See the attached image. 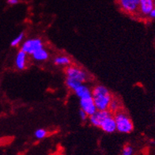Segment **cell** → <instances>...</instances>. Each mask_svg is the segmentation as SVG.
<instances>
[{
    "label": "cell",
    "mask_w": 155,
    "mask_h": 155,
    "mask_svg": "<svg viewBox=\"0 0 155 155\" xmlns=\"http://www.w3.org/2000/svg\"><path fill=\"white\" fill-rule=\"evenodd\" d=\"M91 92L97 109L108 110V105L112 98L108 88L102 85H97L91 90Z\"/></svg>",
    "instance_id": "cell-1"
},
{
    "label": "cell",
    "mask_w": 155,
    "mask_h": 155,
    "mask_svg": "<svg viewBox=\"0 0 155 155\" xmlns=\"http://www.w3.org/2000/svg\"><path fill=\"white\" fill-rule=\"evenodd\" d=\"M114 120L116 121V131L124 134L131 133L134 129L132 120L126 112L120 110L114 115Z\"/></svg>",
    "instance_id": "cell-2"
},
{
    "label": "cell",
    "mask_w": 155,
    "mask_h": 155,
    "mask_svg": "<svg viewBox=\"0 0 155 155\" xmlns=\"http://www.w3.org/2000/svg\"><path fill=\"white\" fill-rule=\"evenodd\" d=\"M44 48V43L40 38H30L25 41L21 46V50L27 55H32L35 51Z\"/></svg>",
    "instance_id": "cell-3"
},
{
    "label": "cell",
    "mask_w": 155,
    "mask_h": 155,
    "mask_svg": "<svg viewBox=\"0 0 155 155\" xmlns=\"http://www.w3.org/2000/svg\"><path fill=\"white\" fill-rule=\"evenodd\" d=\"M65 74L67 77L71 78L82 83L86 82L87 79V74L86 71H84L83 70L76 66H68L65 70Z\"/></svg>",
    "instance_id": "cell-4"
},
{
    "label": "cell",
    "mask_w": 155,
    "mask_h": 155,
    "mask_svg": "<svg viewBox=\"0 0 155 155\" xmlns=\"http://www.w3.org/2000/svg\"><path fill=\"white\" fill-rule=\"evenodd\" d=\"M80 107H81V109H82L89 116L94 114V112H96V111L97 110L96 105L94 104L92 95L80 98Z\"/></svg>",
    "instance_id": "cell-5"
},
{
    "label": "cell",
    "mask_w": 155,
    "mask_h": 155,
    "mask_svg": "<svg viewBox=\"0 0 155 155\" xmlns=\"http://www.w3.org/2000/svg\"><path fill=\"white\" fill-rule=\"evenodd\" d=\"M110 116H112V114L108 110H97L96 112L89 116V121L93 126L99 127L101 123Z\"/></svg>",
    "instance_id": "cell-6"
},
{
    "label": "cell",
    "mask_w": 155,
    "mask_h": 155,
    "mask_svg": "<svg viewBox=\"0 0 155 155\" xmlns=\"http://www.w3.org/2000/svg\"><path fill=\"white\" fill-rule=\"evenodd\" d=\"M99 127L105 133H108V134L114 133L116 131V124L114 117L110 116L104 119V120L101 123Z\"/></svg>",
    "instance_id": "cell-7"
},
{
    "label": "cell",
    "mask_w": 155,
    "mask_h": 155,
    "mask_svg": "<svg viewBox=\"0 0 155 155\" xmlns=\"http://www.w3.org/2000/svg\"><path fill=\"white\" fill-rule=\"evenodd\" d=\"M154 6V0H139L138 10L143 16H149Z\"/></svg>",
    "instance_id": "cell-8"
},
{
    "label": "cell",
    "mask_w": 155,
    "mask_h": 155,
    "mask_svg": "<svg viewBox=\"0 0 155 155\" xmlns=\"http://www.w3.org/2000/svg\"><path fill=\"white\" fill-rule=\"evenodd\" d=\"M119 5L124 12L128 14H135L138 11V5L131 0H118Z\"/></svg>",
    "instance_id": "cell-9"
},
{
    "label": "cell",
    "mask_w": 155,
    "mask_h": 155,
    "mask_svg": "<svg viewBox=\"0 0 155 155\" xmlns=\"http://www.w3.org/2000/svg\"><path fill=\"white\" fill-rule=\"evenodd\" d=\"M27 65V54L20 50L15 58V66L20 71L25 69Z\"/></svg>",
    "instance_id": "cell-10"
},
{
    "label": "cell",
    "mask_w": 155,
    "mask_h": 155,
    "mask_svg": "<svg viewBox=\"0 0 155 155\" xmlns=\"http://www.w3.org/2000/svg\"><path fill=\"white\" fill-rule=\"evenodd\" d=\"M74 92L76 96L78 97L79 98L86 97L92 95V92H91L90 88L86 86V85H84L83 83L81 84Z\"/></svg>",
    "instance_id": "cell-11"
},
{
    "label": "cell",
    "mask_w": 155,
    "mask_h": 155,
    "mask_svg": "<svg viewBox=\"0 0 155 155\" xmlns=\"http://www.w3.org/2000/svg\"><path fill=\"white\" fill-rule=\"evenodd\" d=\"M32 57H33L35 61L43 62L46 61L48 59L49 54L47 50H45L44 48H42L37 50V51H35L34 53L32 55Z\"/></svg>",
    "instance_id": "cell-12"
},
{
    "label": "cell",
    "mask_w": 155,
    "mask_h": 155,
    "mask_svg": "<svg viewBox=\"0 0 155 155\" xmlns=\"http://www.w3.org/2000/svg\"><path fill=\"white\" fill-rule=\"evenodd\" d=\"M71 60L66 55H58L54 59V63L57 66H68L71 65Z\"/></svg>",
    "instance_id": "cell-13"
},
{
    "label": "cell",
    "mask_w": 155,
    "mask_h": 155,
    "mask_svg": "<svg viewBox=\"0 0 155 155\" xmlns=\"http://www.w3.org/2000/svg\"><path fill=\"white\" fill-rule=\"evenodd\" d=\"M120 102L119 101V100L117 99H115V98L112 97V100H111L110 103H109V105H108V110L111 112V113H116L117 112L120 110Z\"/></svg>",
    "instance_id": "cell-14"
},
{
    "label": "cell",
    "mask_w": 155,
    "mask_h": 155,
    "mask_svg": "<svg viewBox=\"0 0 155 155\" xmlns=\"http://www.w3.org/2000/svg\"><path fill=\"white\" fill-rule=\"evenodd\" d=\"M65 84L66 86H67V87H68L69 90H72V91H74V90L82 83V82H78V81H77V80L74 79V78H71L67 77L65 80Z\"/></svg>",
    "instance_id": "cell-15"
},
{
    "label": "cell",
    "mask_w": 155,
    "mask_h": 155,
    "mask_svg": "<svg viewBox=\"0 0 155 155\" xmlns=\"http://www.w3.org/2000/svg\"><path fill=\"white\" fill-rule=\"evenodd\" d=\"M24 37V33H21L18 36H17L15 39H13L12 41H11V43H10V45H11L12 47H17V46H18V45L22 42Z\"/></svg>",
    "instance_id": "cell-16"
},
{
    "label": "cell",
    "mask_w": 155,
    "mask_h": 155,
    "mask_svg": "<svg viewBox=\"0 0 155 155\" xmlns=\"http://www.w3.org/2000/svg\"><path fill=\"white\" fill-rule=\"evenodd\" d=\"M34 135L37 139H43L48 135V131L45 129L39 128L37 130H36V131L34 133Z\"/></svg>",
    "instance_id": "cell-17"
},
{
    "label": "cell",
    "mask_w": 155,
    "mask_h": 155,
    "mask_svg": "<svg viewBox=\"0 0 155 155\" xmlns=\"http://www.w3.org/2000/svg\"><path fill=\"white\" fill-rule=\"evenodd\" d=\"M133 154V148L131 146H126L123 149L122 155H132Z\"/></svg>",
    "instance_id": "cell-18"
},
{
    "label": "cell",
    "mask_w": 155,
    "mask_h": 155,
    "mask_svg": "<svg viewBox=\"0 0 155 155\" xmlns=\"http://www.w3.org/2000/svg\"><path fill=\"white\" fill-rule=\"evenodd\" d=\"M79 116H80V118L82 120V121H86L88 118H89V116L86 114V112H84L82 109H80L79 110Z\"/></svg>",
    "instance_id": "cell-19"
},
{
    "label": "cell",
    "mask_w": 155,
    "mask_h": 155,
    "mask_svg": "<svg viewBox=\"0 0 155 155\" xmlns=\"http://www.w3.org/2000/svg\"><path fill=\"white\" fill-rule=\"evenodd\" d=\"M7 3L10 6H15L19 3V0H7Z\"/></svg>",
    "instance_id": "cell-20"
},
{
    "label": "cell",
    "mask_w": 155,
    "mask_h": 155,
    "mask_svg": "<svg viewBox=\"0 0 155 155\" xmlns=\"http://www.w3.org/2000/svg\"><path fill=\"white\" fill-rule=\"evenodd\" d=\"M149 17H150V18L155 19V6H154V7H153V10H151V12L150 13Z\"/></svg>",
    "instance_id": "cell-21"
},
{
    "label": "cell",
    "mask_w": 155,
    "mask_h": 155,
    "mask_svg": "<svg viewBox=\"0 0 155 155\" xmlns=\"http://www.w3.org/2000/svg\"><path fill=\"white\" fill-rule=\"evenodd\" d=\"M133 2H135V4L139 5V0H131Z\"/></svg>",
    "instance_id": "cell-22"
},
{
    "label": "cell",
    "mask_w": 155,
    "mask_h": 155,
    "mask_svg": "<svg viewBox=\"0 0 155 155\" xmlns=\"http://www.w3.org/2000/svg\"><path fill=\"white\" fill-rule=\"evenodd\" d=\"M1 142H2V141H1V139H0V144H1Z\"/></svg>",
    "instance_id": "cell-23"
},
{
    "label": "cell",
    "mask_w": 155,
    "mask_h": 155,
    "mask_svg": "<svg viewBox=\"0 0 155 155\" xmlns=\"http://www.w3.org/2000/svg\"><path fill=\"white\" fill-rule=\"evenodd\" d=\"M154 6H155V0H154Z\"/></svg>",
    "instance_id": "cell-24"
}]
</instances>
